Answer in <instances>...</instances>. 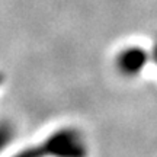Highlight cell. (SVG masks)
<instances>
[{
    "label": "cell",
    "mask_w": 157,
    "mask_h": 157,
    "mask_svg": "<svg viewBox=\"0 0 157 157\" xmlns=\"http://www.w3.org/2000/svg\"><path fill=\"white\" fill-rule=\"evenodd\" d=\"M89 148L84 137L73 127L60 128L42 143L22 148L10 157H87Z\"/></svg>",
    "instance_id": "6da1fadb"
},
{
    "label": "cell",
    "mask_w": 157,
    "mask_h": 157,
    "mask_svg": "<svg viewBox=\"0 0 157 157\" xmlns=\"http://www.w3.org/2000/svg\"><path fill=\"white\" fill-rule=\"evenodd\" d=\"M150 60H151V54L147 52L144 48L138 45H129L117 54L115 66L121 74L132 77L140 74Z\"/></svg>",
    "instance_id": "7a4b0ae2"
},
{
    "label": "cell",
    "mask_w": 157,
    "mask_h": 157,
    "mask_svg": "<svg viewBox=\"0 0 157 157\" xmlns=\"http://www.w3.org/2000/svg\"><path fill=\"white\" fill-rule=\"evenodd\" d=\"M15 137V128L9 121L0 119V153L9 146Z\"/></svg>",
    "instance_id": "3957f363"
},
{
    "label": "cell",
    "mask_w": 157,
    "mask_h": 157,
    "mask_svg": "<svg viewBox=\"0 0 157 157\" xmlns=\"http://www.w3.org/2000/svg\"><path fill=\"white\" fill-rule=\"evenodd\" d=\"M150 54H151V60H153V61L157 63V41H156V44H154V47H153V51L150 52Z\"/></svg>",
    "instance_id": "277c9868"
},
{
    "label": "cell",
    "mask_w": 157,
    "mask_h": 157,
    "mask_svg": "<svg viewBox=\"0 0 157 157\" xmlns=\"http://www.w3.org/2000/svg\"><path fill=\"white\" fill-rule=\"evenodd\" d=\"M2 83H3V74L0 73V86H2Z\"/></svg>",
    "instance_id": "5b68a950"
}]
</instances>
